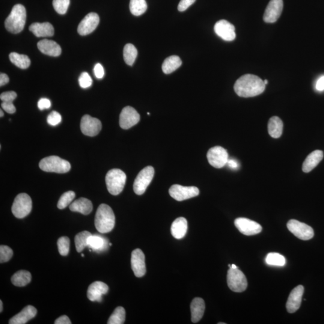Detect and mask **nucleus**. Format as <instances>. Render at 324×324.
I'll list each match as a JSON object with an SVG mask.
<instances>
[{
    "label": "nucleus",
    "instance_id": "bb28decb",
    "mask_svg": "<svg viewBox=\"0 0 324 324\" xmlns=\"http://www.w3.org/2000/svg\"><path fill=\"white\" fill-rule=\"evenodd\" d=\"M171 234L175 239H182L187 231V220L184 218L175 219L171 225Z\"/></svg>",
    "mask_w": 324,
    "mask_h": 324
},
{
    "label": "nucleus",
    "instance_id": "052dcab7",
    "mask_svg": "<svg viewBox=\"0 0 324 324\" xmlns=\"http://www.w3.org/2000/svg\"><path fill=\"white\" fill-rule=\"evenodd\" d=\"M81 256H82V257H84V254H82V255H81Z\"/></svg>",
    "mask_w": 324,
    "mask_h": 324
},
{
    "label": "nucleus",
    "instance_id": "423d86ee",
    "mask_svg": "<svg viewBox=\"0 0 324 324\" xmlns=\"http://www.w3.org/2000/svg\"><path fill=\"white\" fill-rule=\"evenodd\" d=\"M32 200L26 193H20L14 199L11 212L16 218L22 219L27 216L31 212Z\"/></svg>",
    "mask_w": 324,
    "mask_h": 324
},
{
    "label": "nucleus",
    "instance_id": "2f4dec72",
    "mask_svg": "<svg viewBox=\"0 0 324 324\" xmlns=\"http://www.w3.org/2000/svg\"><path fill=\"white\" fill-rule=\"evenodd\" d=\"M9 59L13 64L22 69H27L30 66L31 61L27 55L19 54L16 52H11Z\"/></svg>",
    "mask_w": 324,
    "mask_h": 324
},
{
    "label": "nucleus",
    "instance_id": "39448f33",
    "mask_svg": "<svg viewBox=\"0 0 324 324\" xmlns=\"http://www.w3.org/2000/svg\"><path fill=\"white\" fill-rule=\"evenodd\" d=\"M39 167L44 172L64 174L70 170L71 165L67 160L58 156H52L41 160Z\"/></svg>",
    "mask_w": 324,
    "mask_h": 324
},
{
    "label": "nucleus",
    "instance_id": "b1692460",
    "mask_svg": "<svg viewBox=\"0 0 324 324\" xmlns=\"http://www.w3.org/2000/svg\"><path fill=\"white\" fill-rule=\"evenodd\" d=\"M324 153L322 151L315 150L306 157L303 164V171L305 173H308L317 167L321 160L323 159Z\"/></svg>",
    "mask_w": 324,
    "mask_h": 324
},
{
    "label": "nucleus",
    "instance_id": "f3484780",
    "mask_svg": "<svg viewBox=\"0 0 324 324\" xmlns=\"http://www.w3.org/2000/svg\"><path fill=\"white\" fill-rule=\"evenodd\" d=\"M100 18L96 13H88L79 23L78 28V33L81 35H87L93 32L99 25Z\"/></svg>",
    "mask_w": 324,
    "mask_h": 324
},
{
    "label": "nucleus",
    "instance_id": "5fc2aeb1",
    "mask_svg": "<svg viewBox=\"0 0 324 324\" xmlns=\"http://www.w3.org/2000/svg\"><path fill=\"white\" fill-rule=\"evenodd\" d=\"M2 311V302L1 300H0V312Z\"/></svg>",
    "mask_w": 324,
    "mask_h": 324
},
{
    "label": "nucleus",
    "instance_id": "37998d69",
    "mask_svg": "<svg viewBox=\"0 0 324 324\" xmlns=\"http://www.w3.org/2000/svg\"><path fill=\"white\" fill-rule=\"evenodd\" d=\"M61 121V116L58 112L52 111L47 116V122L50 126H55Z\"/></svg>",
    "mask_w": 324,
    "mask_h": 324
},
{
    "label": "nucleus",
    "instance_id": "c03bdc74",
    "mask_svg": "<svg viewBox=\"0 0 324 324\" xmlns=\"http://www.w3.org/2000/svg\"><path fill=\"white\" fill-rule=\"evenodd\" d=\"M17 97L16 92L10 91L4 92L0 95V99L3 102H13V101Z\"/></svg>",
    "mask_w": 324,
    "mask_h": 324
},
{
    "label": "nucleus",
    "instance_id": "6ab92c4d",
    "mask_svg": "<svg viewBox=\"0 0 324 324\" xmlns=\"http://www.w3.org/2000/svg\"><path fill=\"white\" fill-rule=\"evenodd\" d=\"M305 288L302 285H299L291 291L287 303V311L290 314L295 313L302 305V297Z\"/></svg>",
    "mask_w": 324,
    "mask_h": 324
},
{
    "label": "nucleus",
    "instance_id": "a18cd8bd",
    "mask_svg": "<svg viewBox=\"0 0 324 324\" xmlns=\"http://www.w3.org/2000/svg\"><path fill=\"white\" fill-rule=\"evenodd\" d=\"M195 1L196 0H181L178 5V10L180 11H185L190 5L194 3Z\"/></svg>",
    "mask_w": 324,
    "mask_h": 324
},
{
    "label": "nucleus",
    "instance_id": "2eb2a0df",
    "mask_svg": "<svg viewBox=\"0 0 324 324\" xmlns=\"http://www.w3.org/2000/svg\"><path fill=\"white\" fill-rule=\"evenodd\" d=\"M284 8L283 0H271L267 5L263 19L267 23H274L280 17Z\"/></svg>",
    "mask_w": 324,
    "mask_h": 324
},
{
    "label": "nucleus",
    "instance_id": "3c124183",
    "mask_svg": "<svg viewBox=\"0 0 324 324\" xmlns=\"http://www.w3.org/2000/svg\"><path fill=\"white\" fill-rule=\"evenodd\" d=\"M227 165L233 169H237L239 168V163H238L236 160L234 159L229 158Z\"/></svg>",
    "mask_w": 324,
    "mask_h": 324
},
{
    "label": "nucleus",
    "instance_id": "13d9d810",
    "mask_svg": "<svg viewBox=\"0 0 324 324\" xmlns=\"http://www.w3.org/2000/svg\"><path fill=\"white\" fill-rule=\"evenodd\" d=\"M264 83H265V84H266V85H267V84H268V81H267V79L264 80Z\"/></svg>",
    "mask_w": 324,
    "mask_h": 324
},
{
    "label": "nucleus",
    "instance_id": "a211bd4d",
    "mask_svg": "<svg viewBox=\"0 0 324 324\" xmlns=\"http://www.w3.org/2000/svg\"><path fill=\"white\" fill-rule=\"evenodd\" d=\"M145 255L141 249H136L132 253L131 266L136 277L141 278L146 273Z\"/></svg>",
    "mask_w": 324,
    "mask_h": 324
},
{
    "label": "nucleus",
    "instance_id": "de8ad7c7",
    "mask_svg": "<svg viewBox=\"0 0 324 324\" xmlns=\"http://www.w3.org/2000/svg\"><path fill=\"white\" fill-rule=\"evenodd\" d=\"M38 109L42 111V110L49 109L51 106V102L49 99L46 98H42L38 101L37 103Z\"/></svg>",
    "mask_w": 324,
    "mask_h": 324
},
{
    "label": "nucleus",
    "instance_id": "9d476101",
    "mask_svg": "<svg viewBox=\"0 0 324 324\" xmlns=\"http://www.w3.org/2000/svg\"><path fill=\"white\" fill-rule=\"evenodd\" d=\"M169 193L174 200L183 201L197 197L200 194V190L195 186L186 187L174 184L169 189Z\"/></svg>",
    "mask_w": 324,
    "mask_h": 324
},
{
    "label": "nucleus",
    "instance_id": "ddd939ff",
    "mask_svg": "<svg viewBox=\"0 0 324 324\" xmlns=\"http://www.w3.org/2000/svg\"><path fill=\"white\" fill-rule=\"evenodd\" d=\"M140 120V115L131 106L125 107L120 115V126L123 129H129L135 126Z\"/></svg>",
    "mask_w": 324,
    "mask_h": 324
},
{
    "label": "nucleus",
    "instance_id": "7c9ffc66",
    "mask_svg": "<svg viewBox=\"0 0 324 324\" xmlns=\"http://www.w3.org/2000/svg\"><path fill=\"white\" fill-rule=\"evenodd\" d=\"M31 281V273L26 270H20L14 273L11 278V281L14 286L18 287L26 286Z\"/></svg>",
    "mask_w": 324,
    "mask_h": 324
},
{
    "label": "nucleus",
    "instance_id": "5701e85b",
    "mask_svg": "<svg viewBox=\"0 0 324 324\" xmlns=\"http://www.w3.org/2000/svg\"><path fill=\"white\" fill-rule=\"evenodd\" d=\"M29 29L37 37H51L54 34V28L49 22L32 23Z\"/></svg>",
    "mask_w": 324,
    "mask_h": 324
},
{
    "label": "nucleus",
    "instance_id": "4be33fe9",
    "mask_svg": "<svg viewBox=\"0 0 324 324\" xmlns=\"http://www.w3.org/2000/svg\"><path fill=\"white\" fill-rule=\"evenodd\" d=\"M37 47L41 52L47 55L58 56L61 55V48L55 41L44 39L38 41Z\"/></svg>",
    "mask_w": 324,
    "mask_h": 324
},
{
    "label": "nucleus",
    "instance_id": "ea45409f",
    "mask_svg": "<svg viewBox=\"0 0 324 324\" xmlns=\"http://www.w3.org/2000/svg\"><path fill=\"white\" fill-rule=\"evenodd\" d=\"M55 10L59 14H66L70 5V0H53Z\"/></svg>",
    "mask_w": 324,
    "mask_h": 324
},
{
    "label": "nucleus",
    "instance_id": "7ed1b4c3",
    "mask_svg": "<svg viewBox=\"0 0 324 324\" xmlns=\"http://www.w3.org/2000/svg\"><path fill=\"white\" fill-rule=\"evenodd\" d=\"M26 19V12L25 7L22 4H16L14 5L9 15L5 20V27L11 33H19L24 28Z\"/></svg>",
    "mask_w": 324,
    "mask_h": 324
},
{
    "label": "nucleus",
    "instance_id": "473e14b6",
    "mask_svg": "<svg viewBox=\"0 0 324 324\" xmlns=\"http://www.w3.org/2000/svg\"><path fill=\"white\" fill-rule=\"evenodd\" d=\"M138 56V50L132 44L128 43L125 45L123 50V56L125 62L127 65L132 66Z\"/></svg>",
    "mask_w": 324,
    "mask_h": 324
},
{
    "label": "nucleus",
    "instance_id": "f8f14e48",
    "mask_svg": "<svg viewBox=\"0 0 324 324\" xmlns=\"http://www.w3.org/2000/svg\"><path fill=\"white\" fill-rule=\"evenodd\" d=\"M101 129L102 123L99 119L89 115L83 116L81 121V130L83 134L93 137L99 134Z\"/></svg>",
    "mask_w": 324,
    "mask_h": 324
},
{
    "label": "nucleus",
    "instance_id": "dca6fc26",
    "mask_svg": "<svg viewBox=\"0 0 324 324\" xmlns=\"http://www.w3.org/2000/svg\"><path fill=\"white\" fill-rule=\"evenodd\" d=\"M214 29L216 34L225 41H233L236 37L235 26L227 20H219Z\"/></svg>",
    "mask_w": 324,
    "mask_h": 324
},
{
    "label": "nucleus",
    "instance_id": "c756f323",
    "mask_svg": "<svg viewBox=\"0 0 324 324\" xmlns=\"http://www.w3.org/2000/svg\"><path fill=\"white\" fill-rule=\"evenodd\" d=\"M182 64L181 59L177 55L169 56L162 64V70L165 74H170L178 69Z\"/></svg>",
    "mask_w": 324,
    "mask_h": 324
},
{
    "label": "nucleus",
    "instance_id": "20e7f679",
    "mask_svg": "<svg viewBox=\"0 0 324 324\" xmlns=\"http://www.w3.org/2000/svg\"><path fill=\"white\" fill-rule=\"evenodd\" d=\"M126 175L119 169H113L108 172L105 181L107 189L112 195H118L123 191L126 181Z\"/></svg>",
    "mask_w": 324,
    "mask_h": 324
},
{
    "label": "nucleus",
    "instance_id": "c9c22d12",
    "mask_svg": "<svg viewBox=\"0 0 324 324\" xmlns=\"http://www.w3.org/2000/svg\"><path fill=\"white\" fill-rule=\"evenodd\" d=\"M126 320V311L123 307H117L108 321V324H123Z\"/></svg>",
    "mask_w": 324,
    "mask_h": 324
},
{
    "label": "nucleus",
    "instance_id": "f03ea898",
    "mask_svg": "<svg viewBox=\"0 0 324 324\" xmlns=\"http://www.w3.org/2000/svg\"><path fill=\"white\" fill-rule=\"evenodd\" d=\"M115 218L114 212L108 205L101 204L98 207L95 216V227L100 233L111 232L115 227Z\"/></svg>",
    "mask_w": 324,
    "mask_h": 324
},
{
    "label": "nucleus",
    "instance_id": "cd10ccee",
    "mask_svg": "<svg viewBox=\"0 0 324 324\" xmlns=\"http://www.w3.org/2000/svg\"><path fill=\"white\" fill-rule=\"evenodd\" d=\"M88 246L96 252H102L108 248V240L98 235H91L88 240Z\"/></svg>",
    "mask_w": 324,
    "mask_h": 324
},
{
    "label": "nucleus",
    "instance_id": "c85d7f7f",
    "mask_svg": "<svg viewBox=\"0 0 324 324\" xmlns=\"http://www.w3.org/2000/svg\"><path fill=\"white\" fill-rule=\"evenodd\" d=\"M284 123L278 117H273L270 119L268 124V131L273 138H280L283 133Z\"/></svg>",
    "mask_w": 324,
    "mask_h": 324
},
{
    "label": "nucleus",
    "instance_id": "9b49d317",
    "mask_svg": "<svg viewBox=\"0 0 324 324\" xmlns=\"http://www.w3.org/2000/svg\"><path fill=\"white\" fill-rule=\"evenodd\" d=\"M208 161L216 168H222L227 165L228 153L224 148L220 146L211 148L207 154Z\"/></svg>",
    "mask_w": 324,
    "mask_h": 324
},
{
    "label": "nucleus",
    "instance_id": "aec40b11",
    "mask_svg": "<svg viewBox=\"0 0 324 324\" xmlns=\"http://www.w3.org/2000/svg\"><path fill=\"white\" fill-rule=\"evenodd\" d=\"M108 285L102 282H94L88 287L87 291L88 299L91 302H101L103 296L108 293Z\"/></svg>",
    "mask_w": 324,
    "mask_h": 324
},
{
    "label": "nucleus",
    "instance_id": "864d4df0",
    "mask_svg": "<svg viewBox=\"0 0 324 324\" xmlns=\"http://www.w3.org/2000/svg\"><path fill=\"white\" fill-rule=\"evenodd\" d=\"M8 82H9V78H8L6 74H0V86H1V87L7 84Z\"/></svg>",
    "mask_w": 324,
    "mask_h": 324
},
{
    "label": "nucleus",
    "instance_id": "a878e982",
    "mask_svg": "<svg viewBox=\"0 0 324 324\" xmlns=\"http://www.w3.org/2000/svg\"><path fill=\"white\" fill-rule=\"evenodd\" d=\"M206 305L204 300L201 298H195L190 305L191 310L192 321L193 323L199 322L203 317Z\"/></svg>",
    "mask_w": 324,
    "mask_h": 324
},
{
    "label": "nucleus",
    "instance_id": "58836bf2",
    "mask_svg": "<svg viewBox=\"0 0 324 324\" xmlns=\"http://www.w3.org/2000/svg\"><path fill=\"white\" fill-rule=\"evenodd\" d=\"M57 246L59 254L62 256H67L70 251V239L67 237L59 238L57 242Z\"/></svg>",
    "mask_w": 324,
    "mask_h": 324
},
{
    "label": "nucleus",
    "instance_id": "72a5a7b5",
    "mask_svg": "<svg viewBox=\"0 0 324 324\" xmlns=\"http://www.w3.org/2000/svg\"><path fill=\"white\" fill-rule=\"evenodd\" d=\"M130 10L133 15L138 16L144 14L147 10V4L145 0H130Z\"/></svg>",
    "mask_w": 324,
    "mask_h": 324
},
{
    "label": "nucleus",
    "instance_id": "393cba45",
    "mask_svg": "<svg viewBox=\"0 0 324 324\" xmlns=\"http://www.w3.org/2000/svg\"><path fill=\"white\" fill-rule=\"evenodd\" d=\"M70 210L73 212H78L84 215H88L93 210V204L87 198H81L70 205Z\"/></svg>",
    "mask_w": 324,
    "mask_h": 324
},
{
    "label": "nucleus",
    "instance_id": "49530a36",
    "mask_svg": "<svg viewBox=\"0 0 324 324\" xmlns=\"http://www.w3.org/2000/svg\"><path fill=\"white\" fill-rule=\"evenodd\" d=\"M94 73L95 76H96L97 79H102L103 78L104 75H105V71L102 65L99 63H97L95 65L94 67Z\"/></svg>",
    "mask_w": 324,
    "mask_h": 324
},
{
    "label": "nucleus",
    "instance_id": "4468645a",
    "mask_svg": "<svg viewBox=\"0 0 324 324\" xmlns=\"http://www.w3.org/2000/svg\"><path fill=\"white\" fill-rule=\"evenodd\" d=\"M235 226L241 233L245 236H254L260 233L263 228L257 222L249 219L240 218L235 220Z\"/></svg>",
    "mask_w": 324,
    "mask_h": 324
},
{
    "label": "nucleus",
    "instance_id": "f257e3e1",
    "mask_svg": "<svg viewBox=\"0 0 324 324\" xmlns=\"http://www.w3.org/2000/svg\"><path fill=\"white\" fill-rule=\"evenodd\" d=\"M264 81L258 76L246 74L237 80L234 84V91L242 97H252L262 94L266 89Z\"/></svg>",
    "mask_w": 324,
    "mask_h": 324
},
{
    "label": "nucleus",
    "instance_id": "e433bc0d",
    "mask_svg": "<svg viewBox=\"0 0 324 324\" xmlns=\"http://www.w3.org/2000/svg\"><path fill=\"white\" fill-rule=\"evenodd\" d=\"M266 262L270 266L282 267L286 264V260L284 256L278 253H270L267 256Z\"/></svg>",
    "mask_w": 324,
    "mask_h": 324
},
{
    "label": "nucleus",
    "instance_id": "412c9836",
    "mask_svg": "<svg viewBox=\"0 0 324 324\" xmlns=\"http://www.w3.org/2000/svg\"><path fill=\"white\" fill-rule=\"evenodd\" d=\"M37 312V309L34 306H26L18 314L11 318L8 324H25L36 316Z\"/></svg>",
    "mask_w": 324,
    "mask_h": 324
},
{
    "label": "nucleus",
    "instance_id": "f704fd0d",
    "mask_svg": "<svg viewBox=\"0 0 324 324\" xmlns=\"http://www.w3.org/2000/svg\"><path fill=\"white\" fill-rule=\"evenodd\" d=\"M91 234L88 231H82L77 234L75 237V243L77 252L80 253L84 251L88 246V240Z\"/></svg>",
    "mask_w": 324,
    "mask_h": 324
},
{
    "label": "nucleus",
    "instance_id": "6e6d98bb",
    "mask_svg": "<svg viewBox=\"0 0 324 324\" xmlns=\"http://www.w3.org/2000/svg\"><path fill=\"white\" fill-rule=\"evenodd\" d=\"M4 116V112H2V110H0V117H2Z\"/></svg>",
    "mask_w": 324,
    "mask_h": 324
},
{
    "label": "nucleus",
    "instance_id": "09e8293b",
    "mask_svg": "<svg viewBox=\"0 0 324 324\" xmlns=\"http://www.w3.org/2000/svg\"><path fill=\"white\" fill-rule=\"evenodd\" d=\"M2 108L4 110L5 112L8 114H14L16 112L15 106L13 104V102H3L1 103Z\"/></svg>",
    "mask_w": 324,
    "mask_h": 324
},
{
    "label": "nucleus",
    "instance_id": "a19ab883",
    "mask_svg": "<svg viewBox=\"0 0 324 324\" xmlns=\"http://www.w3.org/2000/svg\"><path fill=\"white\" fill-rule=\"evenodd\" d=\"M13 252L9 247L4 245L0 246V263L8 262L12 258Z\"/></svg>",
    "mask_w": 324,
    "mask_h": 324
},
{
    "label": "nucleus",
    "instance_id": "0eeeda50",
    "mask_svg": "<svg viewBox=\"0 0 324 324\" xmlns=\"http://www.w3.org/2000/svg\"><path fill=\"white\" fill-rule=\"evenodd\" d=\"M227 283L230 290L236 293H242L248 287L245 275L238 269L230 268L228 270Z\"/></svg>",
    "mask_w": 324,
    "mask_h": 324
},
{
    "label": "nucleus",
    "instance_id": "4c0bfd02",
    "mask_svg": "<svg viewBox=\"0 0 324 324\" xmlns=\"http://www.w3.org/2000/svg\"><path fill=\"white\" fill-rule=\"evenodd\" d=\"M75 198V193L73 191L65 192L61 195L58 202L57 207L59 209L62 210L66 208L72 203Z\"/></svg>",
    "mask_w": 324,
    "mask_h": 324
},
{
    "label": "nucleus",
    "instance_id": "8fccbe9b",
    "mask_svg": "<svg viewBox=\"0 0 324 324\" xmlns=\"http://www.w3.org/2000/svg\"><path fill=\"white\" fill-rule=\"evenodd\" d=\"M55 324H71V321L66 315H63L56 319L54 323Z\"/></svg>",
    "mask_w": 324,
    "mask_h": 324
},
{
    "label": "nucleus",
    "instance_id": "6e6552de",
    "mask_svg": "<svg viewBox=\"0 0 324 324\" xmlns=\"http://www.w3.org/2000/svg\"><path fill=\"white\" fill-rule=\"evenodd\" d=\"M154 175V169L149 166L144 168L139 172L133 184V190L136 195L144 194L150 185Z\"/></svg>",
    "mask_w": 324,
    "mask_h": 324
},
{
    "label": "nucleus",
    "instance_id": "603ef678",
    "mask_svg": "<svg viewBox=\"0 0 324 324\" xmlns=\"http://www.w3.org/2000/svg\"><path fill=\"white\" fill-rule=\"evenodd\" d=\"M316 88L318 91H322L324 90V76L321 77L318 80L316 84Z\"/></svg>",
    "mask_w": 324,
    "mask_h": 324
},
{
    "label": "nucleus",
    "instance_id": "1a4fd4ad",
    "mask_svg": "<svg viewBox=\"0 0 324 324\" xmlns=\"http://www.w3.org/2000/svg\"><path fill=\"white\" fill-rule=\"evenodd\" d=\"M288 230L294 236L302 240H309L314 236V231L310 226L300 222L297 220H290L287 224Z\"/></svg>",
    "mask_w": 324,
    "mask_h": 324
},
{
    "label": "nucleus",
    "instance_id": "bf43d9fd",
    "mask_svg": "<svg viewBox=\"0 0 324 324\" xmlns=\"http://www.w3.org/2000/svg\"><path fill=\"white\" fill-rule=\"evenodd\" d=\"M218 324H225V323H218Z\"/></svg>",
    "mask_w": 324,
    "mask_h": 324
},
{
    "label": "nucleus",
    "instance_id": "4d7b16f0",
    "mask_svg": "<svg viewBox=\"0 0 324 324\" xmlns=\"http://www.w3.org/2000/svg\"><path fill=\"white\" fill-rule=\"evenodd\" d=\"M231 268L232 269H238L236 265H235V264H232Z\"/></svg>",
    "mask_w": 324,
    "mask_h": 324
},
{
    "label": "nucleus",
    "instance_id": "79ce46f5",
    "mask_svg": "<svg viewBox=\"0 0 324 324\" xmlns=\"http://www.w3.org/2000/svg\"><path fill=\"white\" fill-rule=\"evenodd\" d=\"M93 83L91 76L87 72H83L79 78L80 87L82 88H87L91 87Z\"/></svg>",
    "mask_w": 324,
    "mask_h": 324
}]
</instances>
